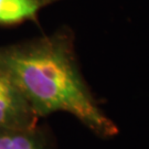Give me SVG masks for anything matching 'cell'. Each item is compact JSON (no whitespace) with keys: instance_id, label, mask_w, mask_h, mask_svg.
<instances>
[{"instance_id":"cell-1","label":"cell","mask_w":149,"mask_h":149,"mask_svg":"<svg viewBox=\"0 0 149 149\" xmlns=\"http://www.w3.org/2000/svg\"><path fill=\"white\" fill-rule=\"evenodd\" d=\"M0 65L12 76L38 118L63 112L100 138L118 134V127L98 105L81 73L70 28L0 47Z\"/></svg>"},{"instance_id":"cell-2","label":"cell","mask_w":149,"mask_h":149,"mask_svg":"<svg viewBox=\"0 0 149 149\" xmlns=\"http://www.w3.org/2000/svg\"><path fill=\"white\" fill-rule=\"evenodd\" d=\"M37 119L12 76L0 65V130L34 126Z\"/></svg>"},{"instance_id":"cell-3","label":"cell","mask_w":149,"mask_h":149,"mask_svg":"<svg viewBox=\"0 0 149 149\" xmlns=\"http://www.w3.org/2000/svg\"><path fill=\"white\" fill-rule=\"evenodd\" d=\"M61 0H0V26L37 21L41 11Z\"/></svg>"},{"instance_id":"cell-4","label":"cell","mask_w":149,"mask_h":149,"mask_svg":"<svg viewBox=\"0 0 149 149\" xmlns=\"http://www.w3.org/2000/svg\"><path fill=\"white\" fill-rule=\"evenodd\" d=\"M0 149H51L48 135L36 125L0 130Z\"/></svg>"}]
</instances>
